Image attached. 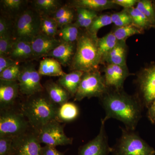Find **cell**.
<instances>
[{
    "instance_id": "1",
    "label": "cell",
    "mask_w": 155,
    "mask_h": 155,
    "mask_svg": "<svg viewBox=\"0 0 155 155\" xmlns=\"http://www.w3.org/2000/svg\"><path fill=\"white\" fill-rule=\"evenodd\" d=\"M99 99L105 112L103 119L105 122L112 118L117 119L125 125L126 129L135 130L144 108L136 94L130 95L123 89L109 88Z\"/></svg>"
},
{
    "instance_id": "2",
    "label": "cell",
    "mask_w": 155,
    "mask_h": 155,
    "mask_svg": "<svg viewBox=\"0 0 155 155\" xmlns=\"http://www.w3.org/2000/svg\"><path fill=\"white\" fill-rule=\"evenodd\" d=\"M97 35L85 29L81 32L76 42L75 54L71 61L70 69L72 71L84 72L99 70L101 60L99 54Z\"/></svg>"
},
{
    "instance_id": "3",
    "label": "cell",
    "mask_w": 155,
    "mask_h": 155,
    "mask_svg": "<svg viewBox=\"0 0 155 155\" xmlns=\"http://www.w3.org/2000/svg\"><path fill=\"white\" fill-rule=\"evenodd\" d=\"M41 93L28 97L20 106V110L31 127L38 132L49 122L57 120L59 107L50 100L47 94L42 95Z\"/></svg>"
},
{
    "instance_id": "4",
    "label": "cell",
    "mask_w": 155,
    "mask_h": 155,
    "mask_svg": "<svg viewBox=\"0 0 155 155\" xmlns=\"http://www.w3.org/2000/svg\"><path fill=\"white\" fill-rule=\"evenodd\" d=\"M122 134L111 152L115 155H155V150L134 130L121 128Z\"/></svg>"
},
{
    "instance_id": "5",
    "label": "cell",
    "mask_w": 155,
    "mask_h": 155,
    "mask_svg": "<svg viewBox=\"0 0 155 155\" xmlns=\"http://www.w3.org/2000/svg\"><path fill=\"white\" fill-rule=\"evenodd\" d=\"M31 127L21 111L13 108L1 110L0 137L14 138L22 135Z\"/></svg>"
},
{
    "instance_id": "6",
    "label": "cell",
    "mask_w": 155,
    "mask_h": 155,
    "mask_svg": "<svg viewBox=\"0 0 155 155\" xmlns=\"http://www.w3.org/2000/svg\"><path fill=\"white\" fill-rule=\"evenodd\" d=\"M41 33V16L35 10L23 11L14 25V39L30 42Z\"/></svg>"
},
{
    "instance_id": "7",
    "label": "cell",
    "mask_w": 155,
    "mask_h": 155,
    "mask_svg": "<svg viewBox=\"0 0 155 155\" xmlns=\"http://www.w3.org/2000/svg\"><path fill=\"white\" fill-rule=\"evenodd\" d=\"M109 88L99 70L84 72L74 101H80L85 98L94 97L100 98Z\"/></svg>"
},
{
    "instance_id": "8",
    "label": "cell",
    "mask_w": 155,
    "mask_h": 155,
    "mask_svg": "<svg viewBox=\"0 0 155 155\" xmlns=\"http://www.w3.org/2000/svg\"><path fill=\"white\" fill-rule=\"evenodd\" d=\"M137 93L143 107L147 109L155 100V64L142 69L137 79Z\"/></svg>"
},
{
    "instance_id": "9",
    "label": "cell",
    "mask_w": 155,
    "mask_h": 155,
    "mask_svg": "<svg viewBox=\"0 0 155 155\" xmlns=\"http://www.w3.org/2000/svg\"><path fill=\"white\" fill-rule=\"evenodd\" d=\"M39 140L41 143L55 147L72 144L73 139L67 137L64 132V126L57 120L49 122L38 131Z\"/></svg>"
},
{
    "instance_id": "10",
    "label": "cell",
    "mask_w": 155,
    "mask_h": 155,
    "mask_svg": "<svg viewBox=\"0 0 155 155\" xmlns=\"http://www.w3.org/2000/svg\"><path fill=\"white\" fill-rule=\"evenodd\" d=\"M41 76L32 64L21 68L18 79L19 92L27 97L42 92L44 87L41 82Z\"/></svg>"
},
{
    "instance_id": "11",
    "label": "cell",
    "mask_w": 155,
    "mask_h": 155,
    "mask_svg": "<svg viewBox=\"0 0 155 155\" xmlns=\"http://www.w3.org/2000/svg\"><path fill=\"white\" fill-rule=\"evenodd\" d=\"M38 132L31 128L22 135L13 138L12 155H42Z\"/></svg>"
},
{
    "instance_id": "12",
    "label": "cell",
    "mask_w": 155,
    "mask_h": 155,
    "mask_svg": "<svg viewBox=\"0 0 155 155\" xmlns=\"http://www.w3.org/2000/svg\"><path fill=\"white\" fill-rule=\"evenodd\" d=\"M105 122L103 119H101L99 132L93 139L80 147L78 155H107L111 152L112 148L108 144Z\"/></svg>"
},
{
    "instance_id": "13",
    "label": "cell",
    "mask_w": 155,
    "mask_h": 155,
    "mask_svg": "<svg viewBox=\"0 0 155 155\" xmlns=\"http://www.w3.org/2000/svg\"><path fill=\"white\" fill-rule=\"evenodd\" d=\"M61 42L60 39L48 36L41 32L31 42L33 50L34 59L45 57Z\"/></svg>"
},
{
    "instance_id": "14",
    "label": "cell",
    "mask_w": 155,
    "mask_h": 155,
    "mask_svg": "<svg viewBox=\"0 0 155 155\" xmlns=\"http://www.w3.org/2000/svg\"><path fill=\"white\" fill-rule=\"evenodd\" d=\"M19 92L18 81L0 79L1 110L13 108Z\"/></svg>"
},
{
    "instance_id": "15",
    "label": "cell",
    "mask_w": 155,
    "mask_h": 155,
    "mask_svg": "<svg viewBox=\"0 0 155 155\" xmlns=\"http://www.w3.org/2000/svg\"><path fill=\"white\" fill-rule=\"evenodd\" d=\"M76 42H61V44L48 54L45 57L54 58L63 66L70 65L76 50Z\"/></svg>"
},
{
    "instance_id": "16",
    "label": "cell",
    "mask_w": 155,
    "mask_h": 155,
    "mask_svg": "<svg viewBox=\"0 0 155 155\" xmlns=\"http://www.w3.org/2000/svg\"><path fill=\"white\" fill-rule=\"evenodd\" d=\"M8 56L18 62L33 59L31 43L23 40H14Z\"/></svg>"
},
{
    "instance_id": "17",
    "label": "cell",
    "mask_w": 155,
    "mask_h": 155,
    "mask_svg": "<svg viewBox=\"0 0 155 155\" xmlns=\"http://www.w3.org/2000/svg\"><path fill=\"white\" fill-rule=\"evenodd\" d=\"M44 88L49 98L58 106L67 102L72 97L69 92L57 82L48 81L45 84Z\"/></svg>"
},
{
    "instance_id": "18",
    "label": "cell",
    "mask_w": 155,
    "mask_h": 155,
    "mask_svg": "<svg viewBox=\"0 0 155 155\" xmlns=\"http://www.w3.org/2000/svg\"><path fill=\"white\" fill-rule=\"evenodd\" d=\"M84 72L79 71H72L60 76L57 83L69 92L72 97H75Z\"/></svg>"
},
{
    "instance_id": "19",
    "label": "cell",
    "mask_w": 155,
    "mask_h": 155,
    "mask_svg": "<svg viewBox=\"0 0 155 155\" xmlns=\"http://www.w3.org/2000/svg\"><path fill=\"white\" fill-rule=\"evenodd\" d=\"M72 6L75 8H83L96 12L116 8L117 6L112 0H75L72 1Z\"/></svg>"
},
{
    "instance_id": "20",
    "label": "cell",
    "mask_w": 155,
    "mask_h": 155,
    "mask_svg": "<svg viewBox=\"0 0 155 155\" xmlns=\"http://www.w3.org/2000/svg\"><path fill=\"white\" fill-rule=\"evenodd\" d=\"M126 41H119L117 45L106 57L103 64L119 66H127Z\"/></svg>"
},
{
    "instance_id": "21",
    "label": "cell",
    "mask_w": 155,
    "mask_h": 155,
    "mask_svg": "<svg viewBox=\"0 0 155 155\" xmlns=\"http://www.w3.org/2000/svg\"><path fill=\"white\" fill-rule=\"evenodd\" d=\"M79 115V109L75 103L68 101L59 106L56 119L63 123L72 122L77 119Z\"/></svg>"
},
{
    "instance_id": "22",
    "label": "cell",
    "mask_w": 155,
    "mask_h": 155,
    "mask_svg": "<svg viewBox=\"0 0 155 155\" xmlns=\"http://www.w3.org/2000/svg\"><path fill=\"white\" fill-rule=\"evenodd\" d=\"M38 72L41 75L49 76H62L66 74L61 64L54 58H46L41 61Z\"/></svg>"
},
{
    "instance_id": "23",
    "label": "cell",
    "mask_w": 155,
    "mask_h": 155,
    "mask_svg": "<svg viewBox=\"0 0 155 155\" xmlns=\"http://www.w3.org/2000/svg\"><path fill=\"white\" fill-rule=\"evenodd\" d=\"M119 41L117 39L113 32L107 34L101 38H99L98 41L99 54L101 60V64L104 61L109 53L115 48Z\"/></svg>"
},
{
    "instance_id": "24",
    "label": "cell",
    "mask_w": 155,
    "mask_h": 155,
    "mask_svg": "<svg viewBox=\"0 0 155 155\" xmlns=\"http://www.w3.org/2000/svg\"><path fill=\"white\" fill-rule=\"evenodd\" d=\"M35 10L41 16L51 17L60 7V1L58 0H35L33 1Z\"/></svg>"
},
{
    "instance_id": "25",
    "label": "cell",
    "mask_w": 155,
    "mask_h": 155,
    "mask_svg": "<svg viewBox=\"0 0 155 155\" xmlns=\"http://www.w3.org/2000/svg\"><path fill=\"white\" fill-rule=\"evenodd\" d=\"M124 9L130 15L132 25L143 31L152 28V25L149 20L136 7Z\"/></svg>"
},
{
    "instance_id": "26",
    "label": "cell",
    "mask_w": 155,
    "mask_h": 155,
    "mask_svg": "<svg viewBox=\"0 0 155 155\" xmlns=\"http://www.w3.org/2000/svg\"><path fill=\"white\" fill-rule=\"evenodd\" d=\"M79 28L75 23H72L60 28L58 35L61 41L75 43L80 34Z\"/></svg>"
},
{
    "instance_id": "27",
    "label": "cell",
    "mask_w": 155,
    "mask_h": 155,
    "mask_svg": "<svg viewBox=\"0 0 155 155\" xmlns=\"http://www.w3.org/2000/svg\"><path fill=\"white\" fill-rule=\"evenodd\" d=\"M112 32L119 41H126L128 38L135 35L143 34L144 31L137 28L133 25H130L117 27Z\"/></svg>"
},
{
    "instance_id": "28",
    "label": "cell",
    "mask_w": 155,
    "mask_h": 155,
    "mask_svg": "<svg viewBox=\"0 0 155 155\" xmlns=\"http://www.w3.org/2000/svg\"><path fill=\"white\" fill-rule=\"evenodd\" d=\"M136 8L149 20L152 28L155 26V8L153 1L139 0Z\"/></svg>"
},
{
    "instance_id": "29",
    "label": "cell",
    "mask_w": 155,
    "mask_h": 155,
    "mask_svg": "<svg viewBox=\"0 0 155 155\" xmlns=\"http://www.w3.org/2000/svg\"><path fill=\"white\" fill-rule=\"evenodd\" d=\"M112 65L116 81L115 89H123V84L125 80L127 77L130 75L128 68L127 66Z\"/></svg>"
},
{
    "instance_id": "30",
    "label": "cell",
    "mask_w": 155,
    "mask_h": 155,
    "mask_svg": "<svg viewBox=\"0 0 155 155\" xmlns=\"http://www.w3.org/2000/svg\"><path fill=\"white\" fill-rule=\"evenodd\" d=\"M112 23L111 15L103 14L98 15L92 22L87 31L91 33L97 35L98 31L101 28Z\"/></svg>"
},
{
    "instance_id": "31",
    "label": "cell",
    "mask_w": 155,
    "mask_h": 155,
    "mask_svg": "<svg viewBox=\"0 0 155 155\" xmlns=\"http://www.w3.org/2000/svg\"><path fill=\"white\" fill-rule=\"evenodd\" d=\"M112 23L117 27H122L132 25V21L130 15L123 9L122 11L111 14Z\"/></svg>"
},
{
    "instance_id": "32",
    "label": "cell",
    "mask_w": 155,
    "mask_h": 155,
    "mask_svg": "<svg viewBox=\"0 0 155 155\" xmlns=\"http://www.w3.org/2000/svg\"><path fill=\"white\" fill-rule=\"evenodd\" d=\"M21 70V67L17 62L0 73V79L18 81Z\"/></svg>"
},
{
    "instance_id": "33",
    "label": "cell",
    "mask_w": 155,
    "mask_h": 155,
    "mask_svg": "<svg viewBox=\"0 0 155 155\" xmlns=\"http://www.w3.org/2000/svg\"><path fill=\"white\" fill-rule=\"evenodd\" d=\"M14 40L10 33L0 36V56H9Z\"/></svg>"
},
{
    "instance_id": "34",
    "label": "cell",
    "mask_w": 155,
    "mask_h": 155,
    "mask_svg": "<svg viewBox=\"0 0 155 155\" xmlns=\"http://www.w3.org/2000/svg\"><path fill=\"white\" fill-rule=\"evenodd\" d=\"M13 139L0 137V155H12Z\"/></svg>"
},
{
    "instance_id": "35",
    "label": "cell",
    "mask_w": 155,
    "mask_h": 155,
    "mask_svg": "<svg viewBox=\"0 0 155 155\" xmlns=\"http://www.w3.org/2000/svg\"><path fill=\"white\" fill-rule=\"evenodd\" d=\"M1 2L5 8L12 11L19 10L24 2L22 0H3Z\"/></svg>"
},
{
    "instance_id": "36",
    "label": "cell",
    "mask_w": 155,
    "mask_h": 155,
    "mask_svg": "<svg viewBox=\"0 0 155 155\" xmlns=\"http://www.w3.org/2000/svg\"><path fill=\"white\" fill-rule=\"evenodd\" d=\"M74 11L71 7L67 5L61 6L53 15L51 16L56 21L64 17L74 14Z\"/></svg>"
},
{
    "instance_id": "37",
    "label": "cell",
    "mask_w": 155,
    "mask_h": 155,
    "mask_svg": "<svg viewBox=\"0 0 155 155\" xmlns=\"http://www.w3.org/2000/svg\"><path fill=\"white\" fill-rule=\"evenodd\" d=\"M44 28L58 29L57 21L50 16H41V29Z\"/></svg>"
},
{
    "instance_id": "38",
    "label": "cell",
    "mask_w": 155,
    "mask_h": 155,
    "mask_svg": "<svg viewBox=\"0 0 155 155\" xmlns=\"http://www.w3.org/2000/svg\"><path fill=\"white\" fill-rule=\"evenodd\" d=\"M76 18L75 22L78 28H83L84 23L86 17L87 9L83 8H76Z\"/></svg>"
},
{
    "instance_id": "39",
    "label": "cell",
    "mask_w": 155,
    "mask_h": 155,
    "mask_svg": "<svg viewBox=\"0 0 155 155\" xmlns=\"http://www.w3.org/2000/svg\"><path fill=\"white\" fill-rule=\"evenodd\" d=\"M17 62L9 56H0V73Z\"/></svg>"
},
{
    "instance_id": "40",
    "label": "cell",
    "mask_w": 155,
    "mask_h": 155,
    "mask_svg": "<svg viewBox=\"0 0 155 155\" xmlns=\"http://www.w3.org/2000/svg\"><path fill=\"white\" fill-rule=\"evenodd\" d=\"M97 16V12L87 10L86 17H85V20L84 23L83 28H85L86 30L88 29L94 19Z\"/></svg>"
},
{
    "instance_id": "41",
    "label": "cell",
    "mask_w": 155,
    "mask_h": 155,
    "mask_svg": "<svg viewBox=\"0 0 155 155\" xmlns=\"http://www.w3.org/2000/svg\"><path fill=\"white\" fill-rule=\"evenodd\" d=\"M113 2L117 5L123 7L124 9L130 8L137 5L139 0H112Z\"/></svg>"
},
{
    "instance_id": "42",
    "label": "cell",
    "mask_w": 155,
    "mask_h": 155,
    "mask_svg": "<svg viewBox=\"0 0 155 155\" xmlns=\"http://www.w3.org/2000/svg\"><path fill=\"white\" fill-rule=\"evenodd\" d=\"M74 17H75V14L74 13L58 19L56 21L58 23V28H61L65 25L71 24L74 20Z\"/></svg>"
},
{
    "instance_id": "43",
    "label": "cell",
    "mask_w": 155,
    "mask_h": 155,
    "mask_svg": "<svg viewBox=\"0 0 155 155\" xmlns=\"http://www.w3.org/2000/svg\"><path fill=\"white\" fill-rule=\"evenodd\" d=\"M42 155H64L56 148L55 147L45 145L42 147Z\"/></svg>"
},
{
    "instance_id": "44",
    "label": "cell",
    "mask_w": 155,
    "mask_h": 155,
    "mask_svg": "<svg viewBox=\"0 0 155 155\" xmlns=\"http://www.w3.org/2000/svg\"><path fill=\"white\" fill-rule=\"evenodd\" d=\"M10 33L8 22L5 18L1 16L0 18V36Z\"/></svg>"
},
{
    "instance_id": "45",
    "label": "cell",
    "mask_w": 155,
    "mask_h": 155,
    "mask_svg": "<svg viewBox=\"0 0 155 155\" xmlns=\"http://www.w3.org/2000/svg\"><path fill=\"white\" fill-rule=\"evenodd\" d=\"M147 117L152 124L155 125V100L147 108Z\"/></svg>"
},
{
    "instance_id": "46",
    "label": "cell",
    "mask_w": 155,
    "mask_h": 155,
    "mask_svg": "<svg viewBox=\"0 0 155 155\" xmlns=\"http://www.w3.org/2000/svg\"><path fill=\"white\" fill-rule=\"evenodd\" d=\"M153 3L154 5L155 8V1H153Z\"/></svg>"
},
{
    "instance_id": "47",
    "label": "cell",
    "mask_w": 155,
    "mask_h": 155,
    "mask_svg": "<svg viewBox=\"0 0 155 155\" xmlns=\"http://www.w3.org/2000/svg\"><path fill=\"white\" fill-rule=\"evenodd\" d=\"M153 28H155V26H153Z\"/></svg>"
}]
</instances>
